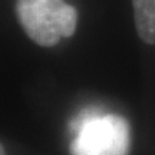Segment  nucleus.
<instances>
[{
  "label": "nucleus",
  "mask_w": 155,
  "mask_h": 155,
  "mask_svg": "<svg viewBox=\"0 0 155 155\" xmlns=\"http://www.w3.org/2000/svg\"><path fill=\"white\" fill-rule=\"evenodd\" d=\"M16 16L29 38L45 48L76 30L78 12L65 0H16Z\"/></svg>",
  "instance_id": "2"
},
{
  "label": "nucleus",
  "mask_w": 155,
  "mask_h": 155,
  "mask_svg": "<svg viewBox=\"0 0 155 155\" xmlns=\"http://www.w3.org/2000/svg\"><path fill=\"white\" fill-rule=\"evenodd\" d=\"M132 10L141 40L155 45V0H132Z\"/></svg>",
  "instance_id": "3"
},
{
  "label": "nucleus",
  "mask_w": 155,
  "mask_h": 155,
  "mask_svg": "<svg viewBox=\"0 0 155 155\" xmlns=\"http://www.w3.org/2000/svg\"><path fill=\"white\" fill-rule=\"evenodd\" d=\"M69 131L71 155H128L131 131L121 115L88 106L72 118Z\"/></svg>",
  "instance_id": "1"
}]
</instances>
